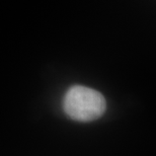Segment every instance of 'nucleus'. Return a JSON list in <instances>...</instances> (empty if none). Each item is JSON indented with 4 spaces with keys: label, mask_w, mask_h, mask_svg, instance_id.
Listing matches in <instances>:
<instances>
[{
    "label": "nucleus",
    "mask_w": 156,
    "mask_h": 156,
    "mask_svg": "<svg viewBox=\"0 0 156 156\" xmlns=\"http://www.w3.org/2000/svg\"><path fill=\"white\" fill-rule=\"evenodd\" d=\"M63 108L72 120L91 122L104 115L107 104L104 95L98 90L75 85L70 87L65 94Z\"/></svg>",
    "instance_id": "nucleus-1"
}]
</instances>
